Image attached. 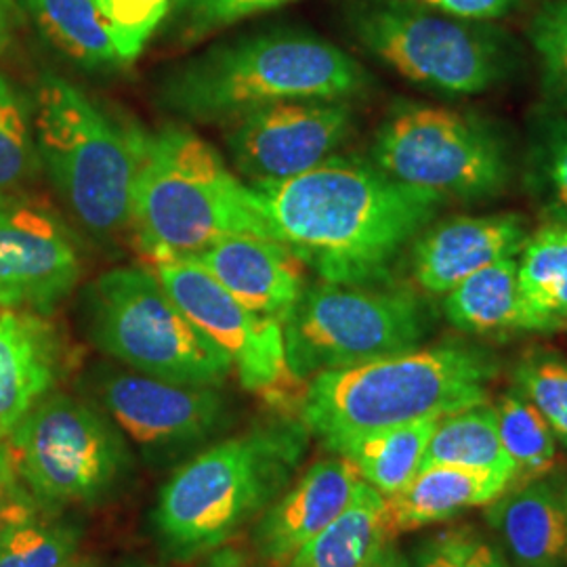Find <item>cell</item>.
I'll return each mask as SVG.
<instances>
[{"mask_svg": "<svg viewBox=\"0 0 567 567\" xmlns=\"http://www.w3.org/2000/svg\"><path fill=\"white\" fill-rule=\"evenodd\" d=\"M372 567H410V564L398 548L386 545L385 550L379 555V559Z\"/></svg>", "mask_w": 567, "mask_h": 567, "instance_id": "40", "label": "cell"}, {"mask_svg": "<svg viewBox=\"0 0 567 567\" xmlns=\"http://www.w3.org/2000/svg\"><path fill=\"white\" fill-rule=\"evenodd\" d=\"M416 567H508L507 557L475 526H454L423 540Z\"/></svg>", "mask_w": 567, "mask_h": 567, "instance_id": "36", "label": "cell"}, {"mask_svg": "<svg viewBox=\"0 0 567 567\" xmlns=\"http://www.w3.org/2000/svg\"><path fill=\"white\" fill-rule=\"evenodd\" d=\"M23 486L47 515L93 505L118 486L131 466L118 425L97 408L51 391L7 437Z\"/></svg>", "mask_w": 567, "mask_h": 567, "instance_id": "11", "label": "cell"}, {"mask_svg": "<svg viewBox=\"0 0 567 567\" xmlns=\"http://www.w3.org/2000/svg\"><path fill=\"white\" fill-rule=\"evenodd\" d=\"M20 20L18 0H0V55L9 49Z\"/></svg>", "mask_w": 567, "mask_h": 567, "instance_id": "39", "label": "cell"}, {"mask_svg": "<svg viewBox=\"0 0 567 567\" xmlns=\"http://www.w3.org/2000/svg\"><path fill=\"white\" fill-rule=\"evenodd\" d=\"M307 433L301 419L261 423L177 468L154 511L164 553L182 561L203 557L259 519L290 486Z\"/></svg>", "mask_w": 567, "mask_h": 567, "instance_id": "5", "label": "cell"}, {"mask_svg": "<svg viewBox=\"0 0 567 567\" xmlns=\"http://www.w3.org/2000/svg\"><path fill=\"white\" fill-rule=\"evenodd\" d=\"M18 4L42 37L82 70L126 68L97 0H18Z\"/></svg>", "mask_w": 567, "mask_h": 567, "instance_id": "24", "label": "cell"}, {"mask_svg": "<svg viewBox=\"0 0 567 567\" xmlns=\"http://www.w3.org/2000/svg\"><path fill=\"white\" fill-rule=\"evenodd\" d=\"M133 137L137 171L128 227L150 259H185L231 236L278 240L261 198L203 137L177 126H133Z\"/></svg>", "mask_w": 567, "mask_h": 567, "instance_id": "2", "label": "cell"}, {"mask_svg": "<svg viewBox=\"0 0 567 567\" xmlns=\"http://www.w3.org/2000/svg\"><path fill=\"white\" fill-rule=\"evenodd\" d=\"M39 171L32 102L0 72V194L20 192Z\"/></svg>", "mask_w": 567, "mask_h": 567, "instance_id": "30", "label": "cell"}, {"mask_svg": "<svg viewBox=\"0 0 567 567\" xmlns=\"http://www.w3.org/2000/svg\"><path fill=\"white\" fill-rule=\"evenodd\" d=\"M63 567H103L97 559H93V557H72L68 564Z\"/></svg>", "mask_w": 567, "mask_h": 567, "instance_id": "41", "label": "cell"}, {"mask_svg": "<svg viewBox=\"0 0 567 567\" xmlns=\"http://www.w3.org/2000/svg\"><path fill=\"white\" fill-rule=\"evenodd\" d=\"M496 372L498 360L484 347H416L311 377L299 414L332 450L364 433L484 404Z\"/></svg>", "mask_w": 567, "mask_h": 567, "instance_id": "4", "label": "cell"}, {"mask_svg": "<svg viewBox=\"0 0 567 567\" xmlns=\"http://www.w3.org/2000/svg\"><path fill=\"white\" fill-rule=\"evenodd\" d=\"M437 421L421 419L364 433L332 447V452L355 466L368 486L393 496L416 477Z\"/></svg>", "mask_w": 567, "mask_h": 567, "instance_id": "25", "label": "cell"}, {"mask_svg": "<svg viewBox=\"0 0 567 567\" xmlns=\"http://www.w3.org/2000/svg\"><path fill=\"white\" fill-rule=\"evenodd\" d=\"M567 487V486H566Z\"/></svg>", "mask_w": 567, "mask_h": 567, "instance_id": "42", "label": "cell"}, {"mask_svg": "<svg viewBox=\"0 0 567 567\" xmlns=\"http://www.w3.org/2000/svg\"><path fill=\"white\" fill-rule=\"evenodd\" d=\"M527 182L553 221L567 224V112L548 107L532 124Z\"/></svg>", "mask_w": 567, "mask_h": 567, "instance_id": "29", "label": "cell"}, {"mask_svg": "<svg viewBox=\"0 0 567 567\" xmlns=\"http://www.w3.org/2000/svg\"><path fill=\"white\" fill-rule=\"evenodd\" d=\"M288 2L292 0H177L171 11V30L177 41L189 44Z\"/></svg>", "mask_w": 567, "mask_h": 567, "instance_id": "34", "label": "cell"}, {"mask_svg": "<svg viewBox=\"0 0 567 567\" xmlns=\"http://www.w3.org/2000/svg\"><path fill=\"white\" fill-rule=\"evenodd\" d=\"M368 72L343 49L303 30H269L210 47L161 84L166 110L189 122L229 124L297 100H351Z\"/></svg>", "mask_w": 567, "mask_h": 567, "instance_id": "3", "label": "cell"}, {"mask_svg": "<svg viewBox=\"0 0 567 567\" xmlns=\"http://www.w3.org/2000/svg\"><path fill=\"white\" fill-rule=\"evenodd\" d=\"M442 13L471 21L505 20L522 7L524 0H419Z\"/></svg>", "mask_w": 567, "mask_h": 567, "instance_id": "38", "label": "cell"}, {"mask_svg": "<svg viewBox=\"0 0 567 567\" xmlns=\"http://www.w3.org/2000/svg\"><path fill=\"white\" fill-rule=\"evenodd\" d=\"M364 480L343 456L318 461L303 477L265 511L252 529L257 555L274 566H288L301 548L332 524Z\"/></svg>", "mask_w": 567, "mask_h": 567, "instance_id": "17", "label": "cell"}, {"mask_svg": "<svg viewBox=\"0 0 567 567\" xmlns=\"http://www.w3.org/2000/svg\"><path fill=\"white\" fill-rule=\"evenodd\" d=\"M175 2L177 0H97L110 37L126 65L142 55L143 47L171 16Z\"/></svg>", "mask_w": 567, "mask_h": 567, "instance_id": "35", "label": "cell"}, {"mask_svg": "<svg viewBox=\"0 0 567 567\" xmlns=\"http://www.w3.org/2000/svg\"><path fill=\"white\" fill-rule=\"evenodd\" d=\"M513 383L567 447V358L543 349L529 351L515 365Z\"/></svg>", "mask_w": 567, "mask_h": 567, "instance_id": "32", "label": "cell"}, {"mask_svg": "<svg viewBox=\"0 0 567 567\" xmlns=\"http://www.w3.org/2000/svg\"><path fill=\"white\" fill-rule=\"evenodd\" d=\"M154 274L183 316L229 358L246 391L301 410L303 381L286 360L280 320L248 309L192 259L156 261Z\"/></svg>", "mask_w": 567, "mask_h": 567, "instance_id": "12", "label": "cell"}, {"mask_svg": "<svg viewBox=\"0 0 567 567\" xmlns=\"http://www.w3.org/2000/svg\"><path fill=\"white\" fill-rule=\"evenodd\" d=\"M231 163L248 182H284L326 163L353 131L349 100L269 105L227 124Z\"/></svg>", "mask_w": 567, "mask_h": 567, "instance_id": "14", "label": "cell"}, {"mask_svg": "<svg viewBox=\"0 0 567 567\" xmlns=\"http://www.w3.org/2000/svg\"><path fill=\"white\" fill-rule=\"evenodd\" d=\"M79 543V527L39 513L0 540V567H63L76 555Z\"/></svg>", "mask_w": 567, "mask_h": 567, "instance_id": "31", "label": "cell"}, {"mask_svg": "<svg viewBox=\"0 0 567 567\" xmlns=\"http://www.w3.org/2000/svg\"><path fill=\"white\" fill-rule=\"evenodd\" d=\"M91 341L122 364L154 379L221 386L234 365L168 297L154 271L116 267L84 292Z\"/></svg>", "mask_w": 567, "mask_h": 567, "instance_id": "8", "label": "cell"}, {"mask_svg": "<svg viewBox=\"0 0 567 567\" xmlns=\"http://www.w3.org/2000/svg\"><path fill=\"white\" fill-rule=\"evenodd\" d=\"M68 365L58 326L41 313L0 311V440L55 391Z\"/></svg>", "mask_w": 567, "mask_h": 567, "instance_id": "19", "label": "cell"}, {"mask_svg": "<svg viewBox=\"0 0 567 567\" xmlns=\"http://www.w3.org/2000/svg\"><path fill=\"white\" fill-rule=\"evenodd\" d=\"M431 324V307L412 290L318 282L305 286L284 318L286 360L305 381L324 370L416 349Z\"/></svg>", "mask_w": 567, "mask_h": 567, "instance_id": "9", "label": "cell"}, {"mask_svg": "<svg viewBox=\"0 0 567 567\" xmlns=\"http://www.w3.org/2000/svg\"><path fill=\"white\" fill-rule=\"evenodd\" d=\"M39 513L41 508L23 486L7 440H0V540Z\"/></svg>", "mask_w": 567, "mask_h": 567, "instance_id": "37", "label": "cell"}, {"mask_svg": "<svg viewBox=\"0 0 567 567\" xmlns=\"http://www.w3.org/2000/svg\"><path fill=\"white\" fill-rule=\"evenodd\" d=\"M372 164L442 203H484L505 192L513 164L486 121L426 103H398L372 145Z\"/></svg>", "mask_w": 567, "mask_h": 567, "instance_id": "10", "label": "cell"}, {"mask_svg": "<svg viewBox=\"0 0 567 567\" xmlns=\"http://www.w3.org/2000/svg\"><path fill=\"white\" fill-rule=\"evenodd\" d=\"M511 487L507 475L435 465L423 468L398 494L386 496V522L393 538L398 534L433 526L461 515L466 508L486 507Z\"/></svg>", "mask_w": 567, "mask_h": 567, "instance_id": "21", "label": "cell"}, {"mask_svg": "<svg viewBox=\"0 0 567 567\" xmlns=\"http://www.w3.org/2000/svg\"><path fill=\"white\" fill-rule=\"evenodd\" d=\"M435 465L484 468L513 480V463L501 442L494 405H468L437 421L419 471Z\"/></svg>", "mask_w": 567, "mask_h": 567, "instance_id": "26", "label": "cell"}, {"mask_svg": "<svg viewBox=\"0 0 567 567\" xmlns=\"http://www.w3.org/2000/svg\"><path fill=\"white\" fill-rule=\"evenodd\" d=\"M501 442L513 463L511 487L543 480L557 461V444L545 416L515 386L494 405Z\"/></svg>", "mask_w": 567, "mask_h": 567, "instance_id": "27", "label": "cell"}, {"mask_svg": "<svg viewBox=\"0 0 567 567\" xmlns=\"http://www.w3.org/2000/svg\"><path fill=\"white\" fill-rule=\"evenodd\" d=\"M517 280L527 303L548 318L567 320V224L550 221L527 236Z\"/></svg>", "mask_w": 567, "mask_h": 567, "instance_id": "28", "label": "cell"}, {"mask_svg": "<svg viewBox=\"0 0 567 567\" xmlns=\"http://www.w3.org/2000/svg\"><path fill=\"white\" fill-rule=\"evenodd\" d=\"M81 246L55 210L0 194V307L47 316L76 288Z\"/></svg>", "mask_w": 567, "mask_h": 567, "instance_id": "13", "label": "cell"}, {"mask_svg": "<svg viewBox=\"0 0 567 567\" xmlns=\"http://www.w3.org/2000/svg\"><path fill=\"white\" fill-rule=\"evenodd\" d=\"M93 383L112 421L150 450L196 446L229 423L219 386L185 385L112 368L100 370Z\"/></svg>", "mask_w": 567, "mask_h": 567, "instance_id": "15", "label": "cell"}, {"mask_svg": "<svg viewBox=\"0 0 567 567\" xmlns=\"http://www.w3.org/2000/svg\"><path fill=\"white\" fill-rule=\"evenodd\" d=\"M32 114L41 168L68 210L95 238L118 236L131 224L133 126L112 121L76 84L55 74L37 82Z\"/></svg>", "mask_w": 567, "mask_h": 567, "instance_id": "6", "label": "cell"}, {"mask_svg": "<svg viewBox=\"0 0 567 567\" xmlns=\"http://www.w3.org/2000/svg\"><path fill=\"white\" fill-rule=\"evenodd\" d=\"M553 107L567 112V0H547L527 25Z\"/></svg>", "mask_w": 567, "mask_h": 567, "instance_id": "33", "label": "cell"}, {"mask_svg": "<svg viewBox=\"0 0 567 567\" xmlns=\"http://www.w3.org/2000/svg\"><path fill=\"white\" fill-rule=\"evenodd\" d=\"M204 267L248 309L284 322L303 295L305 264L278 240L231 236L185 257Z\"/></svg>", "mask_w": 567, "mask_h": 567, "instance_id": "18", "label": "cell"}, {"mask_svg": "<svg viewBox=\"0 0 567 567\" xmlns=\"http://www.w3.org/2000/svg\"><path fill=\"white\" fill-rule=\"evenodd\" d=\"M496 529L517 567H564L567 559V487L547 480L507 489L489 503Z\"/></svg>", "mask_w": 567, "mask_h": 567, "instance_id": "20", "label": "cell"}, {"mask_svg": "<svg viewBox=\"0 0 567 567\" xmlns=\"http://www.w3.org/2000/svg\"><path fill=\"white\" fill-rule=\"evenodd\" d=\"M276 236L322 282L386 284L442 200L395 182L377 164L330 156L284 182L250 183Z\"/></svg>", "mask_w": 567, "mask_h": 567, "instance_id": "1", "label": "cell"}, {"mask_svg": "<svg viewBox=\"0 0 567 567\" xmlns=\"http://www.w3.org/2000/svg\"><path fill=\"white\" fill-rule=\"evenodd\" d=\"M391 540L386 496L362 482L349 507L286 567H372Z\"/></svg>", "mask_w": 567, "mask_h": 567, "instance_id": "23", "label": "cell"}, {"mask_svg": "<svg viewBox=\"0 0 567 567\" xmlns=\"http://www.w3.org/2000/svg\"><path fill=\"white\" fill-rule=\"evenodd\" d=\"M444 313L450 324L471 334L553 332L564 326L527 303L515 257L487 265L454 286L446 292Z\"/></svg>", "mask_w": 567, "mask_h": 567, "instance_id": "22", "label": "cell"}, {"mask_svg": "<svg viewBox=\"0 0 567 567\" xmlns=\"http://www.w3.org/2000/svg\"><path fill=\"white\" fill-rule=\"evenodd\" d=\"M347 23L364 49L405 81L450 97L486 93L515 70V42L501 28L419 0H351Z\"/></svg>", "mask_w": 567, "mask_h": 567, "instance_id": "7", "label": "cell"}, {"mask_svg": "<svg viewBox=\"0 0 567 567\" xmlns=\"http://www.w3.org/2000/svg\"><path fill=\"white\" fill-rule=\"evenodd\" d=\"M517 215L454 217L426 227L412 243V280L426 295H446L487 265L519 255L527 240Z\"/></svg>", "mask_w": 567, "mask_h": 567, "instance_id": "16", "label": "cell"}]
</instances>
